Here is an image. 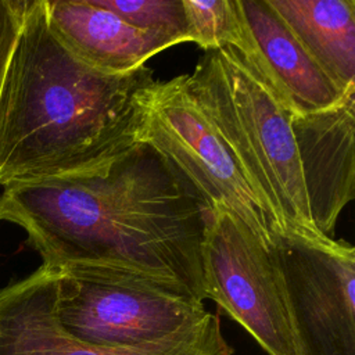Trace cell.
I'll return each mask as SVG.
<instances>
[{
  "label": "cell",
  "instance_id": "8",
  "mask_svg": "<svg viewBox=\"0 0 355 355\" xmlns=\"http://www.w3.org/2000/svg\"><path fill=\"white\" fill-rule=\"evenodd\" d=\"M60 272L42 265L0 290V355H233L220 320L208 315L165 340L133 348L107 349L69 336L55 313Z\"/></svg>",
  "mask_w": 355,
  "mask_h": 355
},
{
  "label": "cell",
  "instance_id": "7",
  "mask_svg": "<svg viewBox=\"0 0 355 355\" xmlns=\"http://www.w3.org/2000/svg\"><path fill=\"white\" fill-rule=\"evenodd\" d=\"M272 254L302 355H355V248L326 236L284 233Z\"/></svg>",
  "mask_w": 355,
  "mask_h": 355
},
{
  "label": "cell",
  "instance_id": "14",
  "mask_svg": "<svg viewBox=\"0 0 355 355\" xmlns=\"http://www.w3.org/2000/svg\"><path fill=\"white\" fill-rule=\"evenodd\" d=\"M130 25L175 44L189 42L183 0H96Z\"/></svg>",
  "mask_w": 355,
  "mask_h": 355
},
{
  "label": "cell",
  "instance_id": "1",
  "mask_svg": "<svg viewBox=\"0 0 355 355\" xmlns=\"http://www.w3.org/2000/svg\"><path fill=\"white\" fill-rule=\"evenodd\" d=\"M208 216L194 187L147 141L93 169L0 193V220L28 233L42 265L143 282L202 302Z\"/></svg>",
  "mask_w": 355,
  "mask_h": 355
},
{
  "label": "cell",
  "instance_id": "5",
  "mask_svg": "<svg viewBox=\"0 0 355 355\" xmlns=\"http://www.w3.org/2000/svg\"><path fill=\"white\" fill-rule=\"evenodd\" d=\"M207 298L241 324L269 355H302L272 250L236 216L209 209L204 240Z\"/></svg>",
  "mask_w": 355,
  "mask_h": 355
},
{
  "label": "cell",
  "instance_id": "13",
  "mask_svg": "<svg viewBox=\"0 0 355 355\" xmlns=\"http://www.w3.org/2000/svg\"><path fill=\"white\" fill-rule=\"evenodd\" d=\"M189 42L207 50L240 44V24L233 0H183Z\"/></svg>",
  "mask_w": 355,
  "mask_h": 355
},
{
  "label": "cell",
  "instance_id": "6",
  "mask_svg": "<svg viewBox=\"0 0 355 355\" xmlns=\"http://www.w3.org/2000/svg\"><path fill=\"white\" fill-rule=\"evenodd\" d=\"M55 313L73 338L121 349L165 340L208 311L202 301L143 282L60 272Z\"/></svg>",
  "mask_w": 355,
  "mask_h": 355
},
{
  "label": "cell",
  "instance_id": "4",
  "mask_svg": "<svg viewBox=\"0 0 355 355\" xmlns=\"http://www.w3.org/2000/svg\"><path fill=\"white\" fill-rule=\"evenodd\" d=\"M141 141L150 143L172 162L208 209H226L272 250L283 232L190 93L186 75L157 80L148 98Z\"/></svg>",
  "mask_w": 355,
  "mask_h": 355
},
{
  "label": "cell",
  "instance_id": "3",
  "mask_svg": "<svg viewBox=\"0 0 355 355\" xmlns=\"http://www.w3.org/2000/svg\"><path fill=\"white\" fill-rule=\"evenodd\" d=\"M186 83L283 234L323 236L311 220L291 112L247 60L232 46L207 50Z\"/></svg>",
  "mask_w": 355,
  "mask_h": 355
},
{
  "label": "cell",
  "instance_id": "15",
  "mask_svg": "<svg viewBox=\"0 0 355 355\" xmlns=\"http://www.w3.org/2000/svg\"><path fill=\"white\" fill-rule=\"evenodd\" d=\"M31 0H0V94Z\"/></svg>",
  "mask_w": 355,
  "mask_h": 355
},
{
  "label": "cell",
  "instance_id": "11",
  "mask_svg": "<svg viewBox=\"0 0 355 355\" xmlns=\"http://www.w3.org/2000/svg\"><path fill=\"white\" fill-rule=\"evenodd\" d=\"M54 35L94 69L122 75L133 72L173 42L141 31L96 0H44Z\"/></svg>",
  "mask_w": 355,
  "mask_h": 355
},
{
  "label": "cell",
  "instance_id": "10",
  "mask_svg": "<svg viewBox=\"0 0 355 355\" xmlns=\"http://www.w3.org/2000/svg\"><path fill=\"white\" fill-rule=\"evenodd\" d=\"M309 215L326 237L355 196V92L334 105L291 115Z\"/></svg>",
  "mask_w": 355,
  "mask_h": 355
},
{
  "label": "cell",
  "instance_id": "9",
  "mask_svg": "<svg viewBox=\"0 0 355 355\" xmlns=\"http://www.w3.org/2000/svg\"><path fill=\"white\" fill-rule=\"evenodd\" d=\"M233 3L240 24V44L234 49L291 115L329 108L349 93L322 71L268 0Z\"/></svg>",
  "mask_w": 355,
  "mask_h": 355
},
{
  "label": "cell",
  "instance_id": "12",
  "mask_svg": "<svg viewBox=\"0 0 355 355\" xmlns=\"http://www.w3.org/2000/svg\"><path fill=\"white\" fill-rule=\"evenodd\" d=\"M343 92L355 90V0H268Z\"/></svg>",
  "mask_w": 355,
  "mask_h": 355
},
{
  "label": "cell",
  "instance_id": "2",
  "mask_svg": "<svg viewBox=\"0 0 355 355\" xmlns=\"http://www.w3.org/2000/svg\"><path fill=\"white\" fill-rule=\"evenodd\" d=\"M153 71L104 73L78 58L31 0L0 94V187L68 176L141 141Z\"/></svg>",
  "mask_w": 355,
  "mask_h": 355
}]
</instances>
